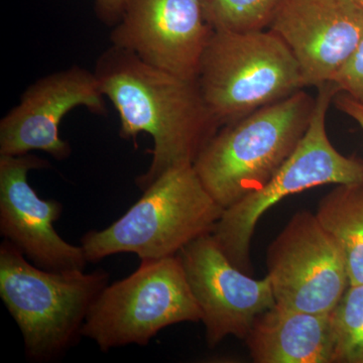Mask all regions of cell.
<instances>
[{"instance_id":"18","label":"cell","mask_w":363,"mask_h":363,"mask_svg":"<svg viewBox=\"0 0 363 363\" xmlns=\"http://www.w3.org/2000/svg\"><path fill=\"white\" fill-rule=\"evenodd\" d=\"M331 82L353 100L363 105V35L350 59L339 69Z\"/></svg>"},{"instance_id":"3","label":"cell","mask_w":363,"mask_h":363,"mask_svg":"<svg viewBox=\"0 0 363 363\" xmlns=\"http://www.w3.org/2000/svg\"><path fill=\"white\" fill-rule=\"evenodd\" d=\"M224 208L204 187L193 164L164 172L140 199L104 230L81 240L88 262L135 253L140 260L174 257L186 245L212 233Z\"/></svg>"},{"instance_id":"16","label":"cell","mask_w":363,"mask_h":363,"mask_svg":"<svg viewBox=\"0 0 363 363\" xmlns=\"http://www.w3.org/2000/svg\"><path fill=\"white\" fill-rule=\"evenodd\" d=\"M330 319L333 363H363V284L348 286Z\"/></svg>"},{"instance_id":"19","label":"cell","mask_w":363,"mask_h":363,"mask_svg":"<svg viewBox=\"0 0 363 363\" xmlns=\"http://www.w3.org/2000/svg\"><path fill=\"white\" fill-rule=\"evenodd\" d=\"M128 0H95L98 18L107 26H114L123 16Z\"/></svg>"},{"instance_id":"7","label":"cell","mask_w":363,"mask_h":363,"mask_svg":"<svg viewBox=\"0 0 363 363\" xmlns=\"http://www.w3.org/2000/svg\"><path fill=\"white\" fill-rule=\"evenodd\" d=\"M202 319L177 255L142 260L130 276L105 286L91 306L82 335L108 351L130 344L147 345L171 325Z\"/></svg>"},{"instance_id":"5","label":"cell","mask_w":363,"mask_h":363,"mask_svg":"<svg viewBox=\"0 0 363 363\" xmlns=\"http://www.w3.org/2000/svg\"><path fill=\"white\" fill-rule=\"evenodd\" d=\"M198 83L219 126L302 90L296 59L271 30H214L203 54Z\"/></svg>"},{"instance_id":"1","label":"cell","mask_w":363,"mask_h":363,"mask_svg":"<svg viewBox=\"0 0 363 363\" xmlns=\"http://www.w3.org/2000/svg\"><path fill=\"white\" fill-rule=\"evenodd\" d=\"M94 73L118 112L121 138L135 140L147 133L154 140L150 168L135 180L140 190L169 169L194 164L220 128L198 80L178 77L112 45L98 59Z\"/></svg>"},{"instance_id":"12","label":"cell","mask_w":363,"mask_h":363,"mask_svg":"<svg viewBox=\"0 0 363 363\" xmlns=\"http://www.w3.org/2000/svg\"><path fill=\"white\" fill-rule=\"evenodd\" d=\"M267 30L297 61L304 87L332 80L363 35V9L354 0H281Z\"/></svg>"},{"instance_id":"13","label":"cell","mask_w":363,"mask_h":363,"mask_svg":"<svg viewBox=\"0 0 363 363\" xmlns=\"http://www.w3.org/2000/svg\"><path fill=\"white\" fill-rule=\"evenodd\" d=\"M49 166L35 155H0V233L40 269L84 271L82 247L66 242L55 230L61 203L42 199L28 183V172Z\"/></svg>"},{"instance_id":"11","label":"cell","mask_w":363,"mask_h":363,"mask_svg":"<svg viewBox=\"0 0 363 363\" xmlns=\"http://www.w3.org/2000/svg\"><path fill=\"white\" fill-rule=\"evenodd\" d=\"M104 98L94 72L81 67L39 79L0 121V155L20 156L42 150L59 161L67 159L71 147L59 135L62 119L79 106L104 116Z\"/></svg>"},{"instance_id":"10","label":"cell","mask_w":363,"mask_h":363,"mask_svg":"<svg viewBox=\"0 0 363 363\" xmlns=\"http://www.w3.org/2000/svg\"><path fill=\"white\" fill-rule=\"evenodd\" d=\"M213 33L201 0H128L111 40L150 65L197 80Z\"/></svg>"},{"instance_id":"9","label":"cell","mask_w":363,"mask_h":363,"mask_svg":"<svg viewBox=\"0 0 363 363\" xmlns=\"http://www.w3.org/2000/svg\"><path fill=\"white\" fill-rule=\"evenodd\" d=\"M178 255L201 309L210 347L228 336L245 340L255 319L276 305L269 277L255 279L234 266L211 233Z\"/></svg>"},{"instance_id":"14","label":"cell","mask_w":363,"mask_h":363,"mask_svg":"<svg viewBox=\"0 0 363 363\" xmlns=\"http://www.w3.org/2000/svg\"><path fill=\"white\" fill-rule=\"evenodd\" d=\"M245 340L257 363H333L330 313L276 304L255 319Z\"/></svg>"},{"instance_id":"4","label":"cell","mask_w":363,"mask_h":363,"mask_svg":"<svg viewBox=\"0 0 363 363\" xmlns=\"http://www.w3.org/2000/svg\"><path fill=\"white\" fill-rule=\"evenodd\" d=\"M102 269H40L7 240L0 245V297L20 327L26 353L50 362L77 341L91 306L108 283Z\"/></svg>"},{"instance_id":"21","label":"cell","mask_w":363,"mask_h":363,"mask_svg":"<svg viewBox=\"0 0 363 363\" xmlns=\"http://www.w3.org/2000/svg\"><path fill=\"white\" fill-rule=\"evenodd\" d=\"M354 1L363 9V0H354Z\"/></svg>"},{"instance_id":"17","label":"cell","mask_w":363,"mask_h":363,"mask_svg":"<svg viewBox=\"0 0 363 363\" xmlns=\"http://www.w3.org/2000/svg\"><path fill=\"white\" fill-rule=\"evenodd\" d=\"M205 16L217 32L247 33L269 28L281 0H201Z\"/></svg>"},{"instance_id":"8","label":"cell","mask_w":363,"mask_h":363,"mask_svg":"<svg viewBox=\"0 0 363 363\" xmlns=\"http://www.w3.org/2000/svg\"><path fill=\"white\" fill-rule=\"evenodd\" d=\"M267 264L279 307L329 314L350 286L342 250L307 210L294 214L272 241Z\"/></svg>"},{"instance_id":"6","label":"cell","mask_w":363,"mask_h":363,"mask_svg":"<svg viewBox=\"0 0 363 363\" xmlns=\"http://www.w3.org/2000/svg\"><path fill=\"white\" fill-rule=\"evenodd\" d=\"M316 88L311 121L293 154L264 187L225 208L212 231L222 252L241 271L252 269L250 242L267 210L318 186L363 182V160L340 154L327 135V112L340 91L331 81Z\"/></svg>"},{"instance_id":"15","label":"cell","mask_w":363,"mask_h":363,"mask_svg":"<svg viewBox=\"0 0 363 363\" xmlns=\"http://www.w3.org/2000/svg\"><path fill=\"white\" fill-rule=\"evenodd\" d=\"M315 214L342 250L350 286L363 284V182L336 185Z\"/></svg>"},{"instance_id":"2","label":"cell","mask_w":363,"mask_h":363,"mask_svg":"<svg viewBox=\"0 0 363 363\" xmlns=\"http://www.w3.org/2000/svg\"><path fill=\"white\" fill-rule=\"evenodd\" d=\"M314 107L300 90L222 125L193 164L215 201L225 209L264 187L302 140Z\"/></svg>"},{"instance_id":"20","label":"cell","mask_w":363,"mask_h":363,"mask_svg":"<svg viewBox=\"0 0 363 363\" xmlns=\"http://www.w3.org/2000/svg\"><path fill=\"white\" fill-rule=\"evenodd\" d=\"M333 104L338 111L357 121L358 125L363 130V105L353 100L345 93L339 92L334 97Z\"/></svg>"}]
</instances>
